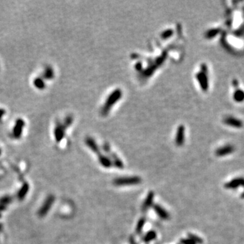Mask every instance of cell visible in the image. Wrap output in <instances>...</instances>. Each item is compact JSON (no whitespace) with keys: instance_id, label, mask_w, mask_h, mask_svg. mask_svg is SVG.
<instances>
[{"instance_id":"cell-1","label":"cell","mask_w":244,"mask_h":244,"mask_svg":"<svg viewBox=\"0 0 244 244\" xmlns=\"http://www.w3.org/2000/svg\"><path fill=\"white\" fill-rule=\"evenodd\" d=\"M142 182V179L138 176H124L117 178L113 180V183L115 186L124 187V186H132L140 184Z\"/></svg>"},{"instance_id":"cell-2","label":"cell","mask_w":244,"mask_h":244,"mask_svg":"<svg viewBox=\"0 0 244 244\" xmlns=\"http://www.w3.org/2000/svg\"><path fill=\"white\" fill-rule=\"evenodd\" d=\"M223 123L229 127L237 128V129H240L243 127V122L241 119L237 118V117L229 115L224 118Z\"/></svg>"},{"instance_id":"cell-3","label":"cell","mask_w":244,"mask_h":244,"mask_svg":"<svg viewBox=\"0 0 244 244\" xmlns=\"http://www.w3.org/2000/svg\"><path fill=\"white\" fill-rule=\"evenodd\" d=\"M153 208L155 213L159 216V217L163 220H168L170 218V214L168 211L165 210L162 206L159 204H153Z\"/></svg>"},{"instance_id":"cell-4","label":"cell","mask_w":244,"mask_h":244,"mask_svg":"<svg viewBox=\"0 0 244 244\" xmlns=\"http://www.w3.org/2000/svg\"><path fill=\"white\" fill-rule=\"evenodd\" d=\"M154 197H155V194L153 191H150L146 195V197L144 199V201L142 203V211L148 210L153 205V201Z\"/></svg>"},{"instance_id":"cell-5","label":"cell","mask_w":244,"mask_h":244,"mask_svg":"<svg viewBox=\"0 0 244 244\" xmlns=\"http://www.w3.org/2000/svg\"><path fill=\"white\" fill-rule=\"evenodd\" d=\"M234 151V146L231 144L223 146L218 148L216 151V155L217 156H225L232 153Z\"/></svg>"},{"instance_id":"cell-6","label":"cell","mask_w":244,"mask_h":244,"mask_svg":"<svg viewBox=\"0 0 244 244\" xmlns=\"http://www.w3.org/2000/svg\"><path fill=\"white\" fill-rule=\"evenodd\" d=\"M233 99L235 102H238V103H241L244 101V90L237 88H235L234 90V92L233 94Z\"/></svg>"},{"instance_id":"cell-7","label":"cell","mask_w":244,"mask_h":244,"mask_svg":"<svg viewBox=\"0 0 244 244\" xmlns=\"http://www.w3.org/2000/svg\"><path fill=\"white\" fill-rule=\"evenodd\" d=\"M98 160L101 166L105 168H109L113 166L111 158L104 155H99Z\"/></svg>"},{"instance_id":"cell-8","label":"cell","mask_w":244,"mask_h":244,"mask_svg":"<svg viewBox=\"0 0 244 244\" xmlns=\"http://www.w3.org/2000/svg\"><path fill=\"white\" fill-rule=\"evenodd\" d=\"M111 157L112 163H113V166H114L115 168H117V169L124 168V165L123 164L122 161L117 157L116 154L111 153Z\"/></svg>"},{"instance_id":"cell-9","label":"cell","mask_w":244,"mask_h":244,"mask_svg":"<svg viewBox=\"0 0 244 244\" xmlns=\"http://www.w3.org/2000/svg\"><path fill=\"white\" fill-rule=\"evenodd\" d=\"M156 237H157V234H156L155 231H150L146 233L143 236L142 241L145 242V243H148V242L153 241V240L155 239Z\"/></svg>"},{"instance_id":"cell-10","label":"cell","mask_w":244,"mask_h":244,"mask_svg":"<svg viewBox=\"0 0 244 244\" xmlns=\"http://www.w3.org/2000/svg\"><path fill=\"white\" fill-rule=\"evenodd\" d=\"M145 223H146V218L144 217L140 218L139 221H138L136 227V229H135L136 233L137 235H140L141 233H142L144 225H145Z\"/></svg>"},{"instance_id":"cell-11","label":"cell","mask_w":244,"mask_h":244,"mask_svg":"<svg viewBox=\"0 0 244 244\" xmlns=\"http://www.w3.org/2000/svg\"><path fill=\"white\" fill-rule=\"evenodd\" d=\"M184 132H183L182 130H179V131L178 132L176 138V143L178 146H181L184 143Z\"/></svg>"},{"instance_id":"cell-12","label":"cell","mask_w":244,"mask_h":244,"mask_svg":"<svg viewBox=\"0 0 244 244\" xmlns=\"http://www.w3.org/2000/svg\"><path fill=\"white\" fill-rule=\"evenodd\" d=\"M221 32V29H218V28H216V29H210V31H208V32H207L206 33V37L209 38V39H212V37H215L219 33Z\"/></svg>"},{"instance_id":"cell-13","label":"cell","mask_w":244,"mask_h":244,"mask_svg":"<svg viewBox=\"0 0 244 244\" xmlns=\"http://www.w3.org/2000/svg\"><path fill=\"white\" fill-rule=\"evenodd\" d=\"M87 143L88 144L89 147L94 152H95V153H100V149H99L98 146H97V144H96V142H95L94 141L92 140H88Z\"/></svg>"},{"instance_id":"cell-14","label":"cell","mask_w":244,"mask_h":244,"mask_svg":"<svg viewBox=\"0 0 244 244\" xmlns=\"http://www.w3.org/2000/svg\"><path fill=\"white\" fill-rule=\"evenodd\" d=\"M188 238L193 241L196 244H201L203 243V240L199 237H198L196 235L192 233H188Z\"/></svg>"},{"instance_id":"cell-15","label":"cell","mask_w":244,"mask_h":244,"mask_svg":"<svg viewBox=\"0 0 244 244\" xmlns=\"http://www.w3.org/2000/svg\"><path fill=\"white\" fill-rule=\"evenodd\" d=\"M180 244H196V243L193 241H192L191 239H189V238H187V239L182 238V239H180Z\"/></svg>"},{"instance_id":"cell-16","label":"cell","mask_w":244,"mask_h":244,"mask_svg":"<svg viewBox=\"0 0 244 244\" xmlns=\"http://www.w3.org/2000/svg\"><path fill=\"white\" fill-rule=\"evenodd\" d=\"M103 150L104 152H106V153H111V148H110L109 144H107V143H105V144L103 145Z\"/></svg>"},{"instance_id":"cell-17","label":"cell","mask_w":244,"mask_h":244,"mask_svg":"<svg viewBox=\"0 0 244 244\" xmlns=\"http://www.w3.org/2000/svg\"><path fill=\"white\" fill-rule=\"evenodd\" d=\"M232 85L234 87V88H237L239 87V82H238L237 80H236V79H234L233 80L232 82Z\"/></svg>"},{"instance_id":"cell-18","label":"cell","mask_w":244,"mask_h":244,"mask_svg":"<svg viewBox=\"0 0 244 244\" xmlns=\"http://www.w3.org/2000/svg\"><path fill=\"white\" fill-rule=\"evenodd\" d=\"M130 244H138L136 243V241H135L134 238L133 237H131L130 238Z\"/></svg>"},{"instance_id":"cell-19","label":"cell","mask_w":244,"mask_h":244,"mask_svg":"<svg viewBox=\"0 0 244 244\" xmlns=\"http://www.w3.org/2000/svg\"><path fill=\"white\" fill-rule=\"evenodd\" d=\"M178 244H179V243H178Z\"/></svg>"}]
</instances>
